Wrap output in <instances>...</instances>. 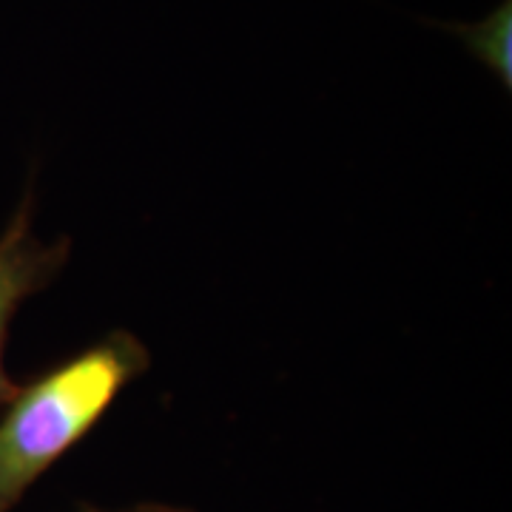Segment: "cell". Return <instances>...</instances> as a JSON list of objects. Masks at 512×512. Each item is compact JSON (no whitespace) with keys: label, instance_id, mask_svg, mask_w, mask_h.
<instances>
[{"label":"cell","instance_id":"cell-1","mask_svg":"<svg viewBox=\"0 0 512 512\" xmlns=\"http://www.w3.org/2000/svg\"><path fill=\"white\" fill-rule=\"evenodd\" d=\"M151 365L140 336L111 330L29 384L0 416V512H12L57 461L103 421Z\"/></svg>","mask_w":512,"mask_h":512},{"label":"cell","instance_id":"cell-2","mask_svg":"<svg viewBox=\"0 0 512 512\" xmlns=\"http://www.w3.org/2000/svg\"><path fill=\"white\" fill-rule=\"evenodd\" d=\"M69 256L72 242L66 237L43 242L35 234V194L26 188L0 234V410L18 393V382L6 373V339L12 319L29 296L55 282Z\"/></svg>","mask_w":512,"mask_h":512},{"label":"cell","instance_id":"cell-3","mask_svg":"<svg viewBox=\"0 0 512 512\" xmlns=\"http://www.w3.org/2000/svg\"><path fill=\"white\" fill-rule=\"evenodd\" d=\"M447 32L467 46L481 66L501 80V86L512 89V0H501L493 12L478 23H441Z\"/></svg>","mask_w":512,"mask_h":512},{"label":"cell","instance_id":"cell-4","mask_svg":"<svg viewBox=\"0 0 512 512\" xmlns=\"http://www.w3.org/2000/svg\"><path fill=\"white\" fill-rule=\"evenodd\" d=\"M83 512H185V510H174V507H160V504H140V507H128V510H92V507H86Z\"/></svg>","mask_w":512,"mask_h":512}]
</instances>
